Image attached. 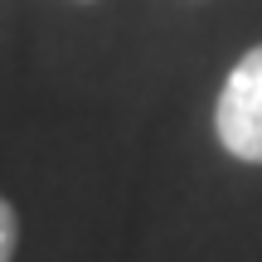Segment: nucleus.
<instances>
[{"mask_svg":"<svg viewBox=\"0 0 262 262\" xmlns=\"http://www.w3.org/2000/svg\"><path fill=\"white\" fill-rule=\"evenodd\" d=\"M214 126L228 156L262 165V44L238 58L214 107Z\"/></svg>","mask_w":262,"mask_h":262,"instance_id":"nucleus-1","label":"nucleus"},{"mask_svg":"<svg viewBox=\"0 0 262 262\" xmlns=\"http://www.w3.org/2000/svg\"><path fill=\"white\" fill-rule=\"evenodd\" d=\"M15 238H19V219L10 209V199H0V262L15 257Z\"/></svg>","mask_w":262,"mask_h":262,"instance_id":"nucleus-2","label":"nucleus"}]
</instances>
